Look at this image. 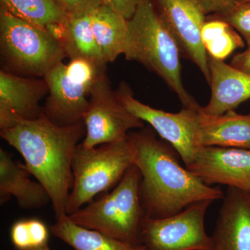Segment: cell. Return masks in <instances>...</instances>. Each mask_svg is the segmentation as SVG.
Returning a JSON list of instances; mask_svg holds the SVG:
<instances>
[{"instance_id":"6da1fadb","label":"cell","mask_w":250,"mask_h":250,"mask_svg":"<svg viewBox=\"0 0 250 250\" xmlns=\"http://www.w3.org/2000/svg\"><path fill=\"white\" fill-rule=\"evenodd\" d=\"M0 135L22 155L26 168L45 187L56 220L66 216L73 184L72 158L85 136L83 121L59 126L42 113L36 119L17 120L1 129Z\"/></svg>"},{"instance_id":"7a4b0ae2","label":"cell","mask_w":250,"mask_h":250,"mask_svg":"<svg viewBox=\"0 0 250 250\" xmlns=\"http://www.w3.org/2000/svg\"><path fill=\"white\" fill-rule=\"evenodd\" d=\"M152 129L143 128L129 134L136 147L135 165L141 173L140 196L145 217L167 218L196 202L223 200V191L181 165L178 152L158 139Z\"/></svg>"},{"instance_id":"3957f363","label":"cell","mask_w":250,"mask_h":250,"mask_svg":"<svg viewBox=\"0 0 250 250\" xmlns=\"http://www.w3.org/2000/svg\"><path fill=\"white\" fill-rule=\"evenodd\" d=\"M123 54L127 60L140 62L160 77L178 96L183 106H199L184 87L180 49L158 14L153 0H139L134 16L128 20Z\"/></svg>"},{"instance_id":"277c9868","label":"cell","mask_w":250,"mask_h":250,"mask_svg":"<svg viewBox=\"0 0 250 250\" xmlns=\"http://www.w3.org/2000/svg\"><path fill=\"white\" fill-rule=\"evenodd\" d=\"M136 150L129 134L126 139L88 148L77 146L72 161L73 184L67 205V215L113 188L135 164Z\"/></svg>"},{"instance_id":"5b68a950","label":"cell","mask_w":250,"mask_h":250,"mask_svg":"<svg viewBox=\"0 0 250 250\" xmlns=\"http://www.w3.org/2000/svg\"><path fill=\"white\" fill-rule=\"evenodd\" d=\"M141 180V172L134 164L111 191L69 215V218L83 228L141 244V224L145 218L140 196Z\"/></svg>"},{"instance_id":"8992f818","label":"cell","mask_w":250,"mask_h":250,"mask_svg":"<svg viewBox=\"0 0 250 250\" xmlns=\"http://www.w3.org/2000/svg\"><path fill=\"white\" fill-rule=\"evenodd\" d=\"M0 44L3 59L18 75L44 78L66 57L62 42L44 28L0 9Z\"/></svg>"},{"instance_id":"52a82bcc","label":"cell","mask_w":250,"mask_h":250,"mask_svg":"<svg viewBox=\"0 0 250 250\" xmlns=\"http://www.w3.org/2000/svg\"><path fill=\"white\" fill-rule=\"evenodd\" d=\"M104 67L83 59L61 62L44 77L48 85V97L42 113L59 126L78 124L89 106L90 93Z\"/></svg>"},{"instance_id":"ba28073f","label":"cell","mask_w":250,"mask_h":250,"mask_svg":"<svg viewBox=\"0 0 250 250\" xmlns=\"http://www.w3.org/2000/svg\"><path fill=\"white\" fill-rule=\"evenodd\" d=\"M211 200H202L164 218L145 217L140 241L147 250H212L211 236L206 231V213Z\"/></svg>"},{"instance_id":"9c48e42d","label":"cell","mask_w":250,"mask_h":250,"mask_svg":"<svg viewBox=\"0 0 250 250\" xmlns=\"http://www.w3.org/2000/svg\"><path fill=\"white\" fill-rule=\"evenodd\" d=\"M115 92L125 107L150 125L161 139L174 148L185 166L191 163L197 149L202 147L198 125V110L201 106H183L178 113H169L140 102L126 83H121Z\"/></svg>"},{"instance_id":"30bf717a","label":"cell","mask_w":250,"mask_h":250,"mask_svg":"<svg viewBox=\"0 0 250 250\" xmlns=\"http://www.w3.org/2000/svg\"><path fill=\"white\" fill-rule=\"evenodd\" d=\"M83 123L85 136L81 144L88 148L126 139L131 130L145 126L144 122L118 100L104 72L90 91L89 106Z\"/></svg>"},{"instance_id":"8fae6325","label":"cell","mask_w":250,"mask_h":250,"mask_svg":"<svg viewBox=\"0 0 250 250\" xmlns=\"http://www.w3.org/2000/svg\"><path fill=\"white\" fill-rule=\"evenodd\" d=\"M158 14L172 35L181 54L197 65L210 82L208 55L202 40L206 15L195 0H153Z\"/></svg>"},{"instance_id":"7c38bea8","label":"cell","mask_w":250,"mask_h":250,"mask_svg":"<svg viewBox=\"0 0 250 250\" xmlns=\"http://www.w3.org/2000/svg\"><path fill=\"white\" fill-rule=\"evenodd\" d=\"M207 185L218 184L250 191V150L241 148L200 147L185 166Z\"/></svg>"},{"instance_id":"4fadbf2b","label":"cell","mask_w":250,"mask_h":250,"mask_svg":"<svg viewBox=\"0 0 250 250\" xmlns=\"http://www.w3.org/2000/svg\"><path fill=\"white\" fill-rule=\"evenodd\" d=\"M44 78H27L0 72V129L17 120H34L42 114L40 102L48 93Z\"/></svg>"},{"instance_id":"5bb4252c","label":"cell","mask_w":250,"mask_h":250,"mask_svg":"<svg viewBox=\"0 0 250 250\" xmlns=\"http://www.w3.org/2000/svg\"><path fill=\"white\" fill-rule=\"evenodd\" d=\"M223 200L212 250H250V191L228 187Z\"/></svg>"},{"instance_id":"9a60e30c","label":"cell","mask_w":250,"mask_h":250,"mask_svg":"<svg viewBox=\"0 0 250 250\" xmlns=\"http://www.w3.org/2000/svg\"><path fill=\"white\" fill-rule=\"evenodd\" d=\"M211 96L202 110L210 116H220L250 100V75L223 61L208 56Z\"/></svg>"},{"instance_id":"2e32d148","label":"cell","mask_w":250,"mask_h":250,"mask_svg":"<svg viewBox=\"0 0 250 250\" xmlns=\"http://www.w3.org/2000/svg\"><path fill=\"white\" fill-rule=\"evenodd\" d=\"M24 164L14 161L11 154L0 149V202L1 205L14 196L21 208L33 209L51 202L48 192L39 182L31 180Z\"/></svg>"},{"instance_id":"e0dca14e","label":"cell","mask_w":250,"mask_h":250,"mask_svg":"<svg viewBox=\"0 0 250 250\" xmlns=\"http://www.w3.org/2000/svg\"><path fill=\"white\" fill-rule=\"evenodd\" d=\"M199 141L202 147L241 148L250 150V114L229 111L210 116L198 110Z\"/></svg>"},{"instance_id":"ac0fdd59","label":"cell","mask_w":250,"mask_h":250,"mask_svg":"<svg viewBox=\"0 0 250 250\" xmlns=\"http://www.w3.org/2000/svg\"><path fill=\"white\" fill-rule=\"evenodd\" d=\"M90 13L67 15L62 24L59 41L70 60L86 59L105 67L107 62L95 39Z\"/></svg>"},{"instance_id":"d6986e66","label":"cell","mask_w":250,"mask_h":250,"mask_svg":"<svg viewBox=\"0 0 250 250\" xmlns=\"http://www.w3.org/2000/svg\"><path fill=\"white\" fill-rule=\"evenodd\" d=\"M50 230L75 250H147L142 244L121 241L74 223L68 215L58 219Z\"/></svg>"},{"instance_id":"ffe728a7","label":"cell","mask_w":250,"mask_h":250,"mask_svg":"<svg viewBox=\"0 0 250 250\" xmlns=\"http://www.w3.org/2000/svg\"><path fill=\"white\" fill-rule=\"evenodd\" d=\"M95 39L107 62L123 54L128 20L104 4L90 13Z\"/></svg>"},{"instance_id":"44dd1931","label":"cell","mask_w":250,"mask_h":250,"mask_svg":"<svg viewBox=\"0 0 250 250\" xmlns=\"http://www.w3.org/2000/svg\"><path fill=\"white\" fill-rule=\"evenodd\" d=\"M1 7L15 17L34 25L47 28L62 24L67 17L55 0H0Z\"/></svg>"},{"instance_id":"7402d4cb","label":"cell","mask_w":250,"mask_h":250,"mask_svg":"<svg viewBox=\"0 0 250 250\" xmlns=\"http://www.w3.org/2000/svg\"><path fill=\"white\" fill-rule=\"evenodd\" d=\"M202 40L208 55L223 62L236 49L245 47L243 37L234 28L223 20L213 17L204 24Z\"/></svg>"},{"instance_id":"603a6c76","label":"cell","mask_w":250,"mask_h":250,"mask_svg":"<svg viewBox=\"0 0 250 250\" xmlns=\"http://www.w3.org/2000/svg\"><path fill=\"white\" fill-rule=\"evenodd\" d=\"M11 238L16 250H34L48 246L49 231L38 219L19 220L11 228Z\"/></svg>"},{"instance_id":"cb8c5ba5","label":"cell","mask_w":250,"mask_h":250,"mask_svg":"<svg viewBox=\"0 0 250 250\" xmlns=\"http://www.w3.org/2000/svg\"><path fill=\"white\" fill-rule=\"evenodd\" d=\"M211 17L223 20L234 28L250 46V2L238 3L229 14Z\"/></svg>"},{"instance_id":"d4e9b609","label":"cell","mask_w":250,"mask_h":250,"mask_svg":"<svg viewBox=\"0 0 250 250\" xmlns=\"http://www.w3.org/2000/svg\"><path fill=\"white\" fill-rule=\"evenodd\" d=\"M67 15L90 12L101 6L102 0H55Z\"/></svg>"},{"instance_id":"484cf974","label":"cell","mask_w":250,"mask_h":250,"mask_svg":"<svg viewBox=\"0 0 250 250\" xmlns=\"http://www.w3.org/2000/svg\"><path fill=\"white\" fill-rule=\"evenodd\" d=\"M205 15L224 16L235 7L237 0H195Z\"/></svg>"},{"instance_id":"4316f807","label":"cell","mask_w":250,"mask_h":250,"mask_svg":"<svg viewBox=\"0 0 250 250\" xmlns=\"http://www.w3.org/2000/svg\"><path fill=\"white\" fill-rule=\"evenodd\" d=\"M139 0H102L103 4L122 15L126 20L134 16Z\"/></svg>"},{"instance_id":"83f0119b","label":"cell","mask_w":250,"mask_h":250,"mask_svg":"<svg viewBox=\"0 0 250 250\" xmlns=\"http://www.w3.org/2000/svg\"><path fill=\"white\" fill-rule=\"evenodd\" d=\"M230 65L238 70L250 75V46L244 52L233 56Z\"/></svg>"},{"instance_id":"f1b7e54d","label":"cell","mask_w":250,"mask_h":250,"mask_svg":"<svg viewBox=\"0 0 250 250\" xmlns=\"http://www.w3.org/2000/svg\"><path fill=\"white\" fill-rule=\"evenodd\" d=\"M34 250H51L50 248H49L48 246L42 247V248H39V249H36Z\"/></svg>"},{"instance_id":"f546056e","label":"cell","mask_w":250,"mask_h":250,"mask_svg":"<svg viewBox=\"0 0 250 250\" xmlns=\"http://www.w3.org/2000/svg\"><path fill=\"white\" fill-rule=\"evenodd\" d=\"M237 2H238V3L250 2V0H237Z\"/></svg>"}]
</instances>
